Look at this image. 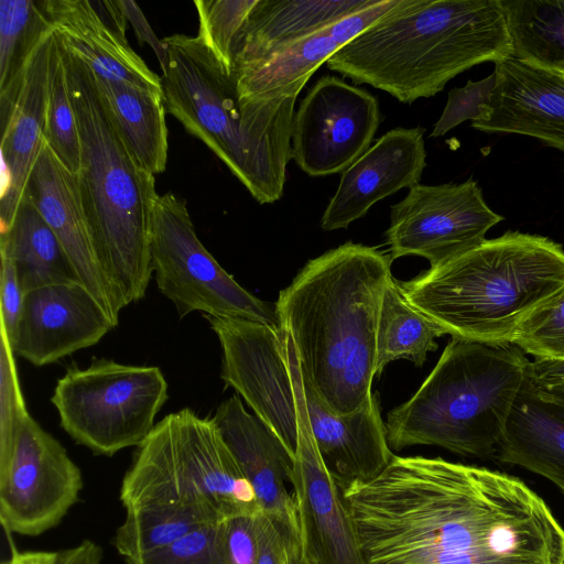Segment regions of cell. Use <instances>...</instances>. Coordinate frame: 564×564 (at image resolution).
Listing matches in <instances>:
<instances>
[{
	"mask_svg": "<svg viewBox=\"0 0 564 564\" xmlns=\"http://www.w3.org/2000/svg\"><path fill=\"white\" fill-rule=\"evenodd\" d=\"M368 564H561L564 528L522 480L395 456L341 490Z\"/></svg>",
	"mask_w": 564,
	"mask_h": 564,
	"instance_id": "6da1fadb",
	"label": "cell"
},
{
	"mask_svg": "<svg viewBox=\"0 0 564 564\" xmlns=\"http://www.w3.org/2000/svg\"><path fill=\"white\" fill-rule=\"evenodd\" d=\"M392 259L351 241L311 259L275 304L302 375L336 414L369 402L377 325Z\"/></svg>",
	"mask_w": 564,
	"mask_h": 564,
	"instance_id": "7a4b0ae2",
	"label": "cell"
},
{
	"mask_svg": "<svg viewBox=\"0 0 564 564\" xmlns=\"http://www.w3.org/2000/svg\"><path fill=\"white\" fill-rule=\"evenodd\" d=\"M512 53L501 0H399L326 64L357 85L412 104L470 67Z\"/></svg>",
	"mask_w": 564,
	"mask_h": 564,
	"instance_id": "3957f363",
	"label": "cell"
},
{
	"mask_svg": "<svg viewBox=\"0 0 564 564\" xmlns=\"http://www.w3.org/2000/svg\"><path fill=\"white\" fill-rule=\"evenodd\" d=\"M167 65L165 109L220 159L259 204L284 193L292 123L300 91L246 98L237 79L202 37L173 34L162 40Z\"/></svg>",
	"mask_w": 564,
	"mask_h": 564,
	"instance_id": "277c9868",
	"label": "cell"
},
{
	"mask_svg": "<svg viewBox=\"0 0 564 564\" xmlns=\"http://www.w3.org/2000/svg\"><path fill=\"white\" fill-rule=\"evenodd\" d=\"M58 39L80 138L79 195L101 267L123 308L144 297L153 275L155 180L131 154L89 64Z\"/></svg>",
	"mask_w": 564,
	"mask_h": 564,
	"instance_id": "5b68a950",
	"label": "cell"
},
{
	"mask_svg": "<svg viewBox=\"0 0 564 564\" xmlns=\"http://www.w3.org/2000/svg\"><path fill=\"white\" fill-rule=\"evenodd\" d=\"M397 283L452 338L506 345L530 313L564 288V248L544 236L507 231Z\"/></svg>",
	"mask_w": 564,
	"mask_h": 564,
	"instance_id": "8992f818",
	"label": "cell"
},
{
	"mask_svg": "<svg viewBox=\"0 0 564 564\" xmlns=\"http://www.w3.org/2000/svg\"><path fill=\"white\" fill-rule=\"evenodd\" d=\"M529 362L511 344L452 338L417 391L388 413L390 448L433 445L467 457L496 456Z\"/></svg>",
	"mask_w": 564,
	"mask_h": 564,
	"instance_id": "52a82bcc",
	"label": "cell"
},
{
	"mask_svg": "<svg viewBox=\"0 0 564 564\" xmlns=\"http://www.w3.org/2000/svg\"><path fill=\"white\" fill-rule=\"evenodd\" d=\"M120 501L124 510L167 507L208 522L262 512L214 419L188 408L165 415L137 447Z\"/></svg>",
	"mask_w": 564,
	"mask_h": 564,
	"instance_id": "ba28073f",
	"label": "cell"
},
{
	"mask_svg": "<svg viewBox=\"0 0 564 564\" xmlns=\"http://www.w3.org/2000/svg\"><path fill=\"white\" fill-rule=\"evenodd\" d=\"M167 389L159 367L93 358L87 368H67L51 402L75 443L110 457L144 442L169 399Z\"/></svg>",
	"mask_w": 564,
	"mask_h": 564,
	"instance_id": "9c48e42d",
	"label": "cell"
},
{
	"mask_svg": "<svg viewBox=\"0 0 564 564\" xmlns=\"http://www.w3.org/2000/svg\"><path fill=\"white\" fill-rule=\"evenodd\" d=\"M150 253L158 289L180 318L202 312L281 329L275 305L248 292L216 261L198 239L186 202L172 193L152 203Z\"/></svg>",
	"mask_w": 564,
	"mask_h": 564,
	"instance_id": "30bf717a",
	"label": "cell"
},
{
	"mask_svg": "<svg viewBox=\"0 0 564 564\" xmlns=\"http://www.w3.org/2000/svg\"><path fill=\"white\" fill-rule=\"evenodd\" d=\"M80 468L66 448L28 415L13 446L0 454V519L12 533L37 536L78 502Z\"/></svg>",
	"mask_w": 564,
	"mask_h": 564,
	"instance_id": "8fae6325",
	"label": "cell"
},
{
	"mask_svg": "<svg viewBox=\"0 0 564 564\" xmlns=\"http://www.w3.org/2000/svg\"><path fill=\"white\" fill-rule=\"evenodd\" d=\"M501 220L474 178L438 185L419 183L391 206L386 243L392 261L419 256L435 267L481 243Z\"/></svg>",
	"mask_w": 564,
	"mask_h": 564,
	"instance_id": "7c38bea8",
	"label": "cell"
},
{
	"mask_svg": "<svg viewBox=\"0 0 564 564\" xmlns=\"http://www.w3.org/2000/svg\"><path fill=\"white\" fill-rule=\"evenodd\" d=\"M381 120L371 93L325 75L294 112L291 158L313 177L341 173L371 147Z\"/></svg>",
	"mask_w": 564,
	"mask_h": 564,
	"instance_id": "4fadbf2b",
	"label": "cell"
},
{
	"mask_svg": "<svg viewBox=\"0 0 564 564\" xmlns=\"http://www.w3.org/2000/svg\"><path fill=\"white\" fill-rule=\"evenodd\" d=\"M291 485L300 533L297 564H368L343 491L319 455L306 400L299 417Z\"/></svg>",
	"mask_w": 564,
	"mask_h": 564,
	"instance_id": "5bb4252c",
	"label": "cell"
},
{
	"mask_svg": "<svg viewBox=\"0 0 564 564\" xmlns=\"http://www.w3.org/2000/svg\"><path fill=\"white\" fill-rule=\"evenodd\" d=\"M245 476L251 484L262 513L284 539L291 564L299 563L300 533L291 484L294 458L281 440L234 394L212 416Z\"/></svg>",
	"mask_w": 564,
	"mask_h": 564,
	"instance_id": "9a60e30c",
	"label": "cell"
},
{
	"mask_svg": "<svg viewBox=\"0 0 564 564\" xmlns=\"http://www.w3.org/2000/svg\"><path fill=\"white\" fill-rule=\"evenodd\" d=\"M115 327L93 294L72 281L26 292L9 343L15 356L41 367L96 345Z\"/></svg>",
	"mask_w": 564,
	"mask_h": 564,
	"instance_id": "2e32d148",
	"label": "cell"
},
{
	"mask_svg": "<svg viewBox=\"0 0 564 564\" xmlns=\"http://www.w3.org/2000/svg\"><path fill=\"white\" fill-rule=\"evenodd\" d=\"M24 193L56 235L76 279L117 326L122 307L101 267L76 175L58 160L44 137Z\"/></svg>",
	"mask_w": 564,
	"mask_h": 564,
	"instance_id": "e0dca14e",
	"label": "cell"
},
{
	"mask_svg": "<svg viewBox=\"0 0 564 564\" xmlns=\"http://www.w3.org/2000/svg\"><path fill=\"white\" fill-rule=\"evenodd\" d=\"M490 102L471 127L535 138L564 151V73L509 56L495 63Z\"/></svg>",
	"mask_w": 564,
	"mask_h": 564,
	"instance_id": "ac0fdd59",
	"label": "cell"
},
{
	"mask_svg": "<svg viewBox=\"0 0 564 564\" xmlns=\"http://www.w3.org/2000/svg\"><path fill=\"white\" fill-rule=\"evenodd\" d=\"M424 132L422 127L389 130L343 171L322 229H345L380 199L419 184L426 165Z\"/></svg>",
	"mask_w": 564,
	"mask_h": 564,
	"instance_id": "d6986e66",
	"label": "cell"
},
{
	"mask_svg": "<svg viewBox=\"0 0 564 564\" xmlns=\"http://www.w3.org/2000/svg\"><path fill=\"white\" fill-rule=\"evenodd\" d=\"M57 35L51 26L24 68L14 106L1 126L0 235L10 230L41 150Z\"/></svg>",
	"mask_w": 564,
	"mask_h": 564,
	"instance_id": "ffe728a7",
	"label": "cell"
},
{
	"mask_svg": "<svg viewBox=\"0 0 564 564\" xmlns=\"http://www.w3.org/2000/svg\"><path fill=\"white\" fill-rule=\"evenodd\" d=\"M399 0L375 6L339 20L305 37L284 44L263 58L234 73L246 98H273L301 91L315 70L365 31Z\"/></svg>",
	"mask_w": 564,
	"mask_h": 564,
	"instance_id": "44dd1931",
	"label": "cell"
},
{
	"mask_svg": "<svg viewBox=\"0 0 564 564\" xmlns=\"http://www.w3.org/2000/svg\"><path fill=\"white\" fill-rule=\"evenodd\" d=\"M496 457L545 477L564 495V392L542 388L527 375Z\"/></svg>",
	"mask_w": 564,
	"mask_h": 564,
	"instance_id": "7402d4cb",
	"label": "cell"
},
{
	"mask_svg": "<svg viewBox=\"0 0 564 564\" xmlns=\"http://www.w3.org/2000/svg\"><path fill=\"white\" fill-rule=\"evenodd\" d=\"M41 8L64 43L98 76L163 94L162 79L98 15L89 0H44Z\"/></svg>",
	"mask_w": 564,
	"mask_h": 564,
	"instance_id": "603a6c76",
	"label": "cell"
},
{
	"mask_svg": "<svg viewBox=\"0 0 564 564\" xmlns=\"http://www.w3.org/2000/svg\"><path fill=\"white\" fill-rule=\"evenodd\" d=\"M379 0H257L232 47V73L278 47L375 6Z\"/></svg>",
	"mask_w": 564,
	"mask_h": 564,
	"instance_id": "cb8c5ba5",
	"label": "cell"
},
{
	"mask_svg": "<svg viewBox=\"0 0 564 564\" xmlns=\"http://www.w3.org/2000/svg\"><path fill=\"white\" fill-rule=\"evenodd\" d=\"M95 76L131 154L149 173H162L169 150L163 94L128 82Z\"/></svg>",
	"mask_w": 564,
	"mask_h": 564,
	"instance_id": "d4e9b609",
	"label": "cell"
},
{
	"mask_svg": "<svg viewBox=\"0 0 564 564\" xmlns=\"http://www.w3.org/2000/svg\"><path fill=\"white\" fill-rule=\"evenodd\" d=\"M0 254L13 262L24 293L78 281L59 240L26 193L10 230L0 235Z\"/></svg>",
	"mask_w": 564,
	"mask_h": 564,
	"instance_id": "484cf974",
	"label": "cell"
},
{
	"mask_svg": "<svg viewBox=\"0 0 564 564\" xmlns=\"http://www.w3.org/2000/svg\"><path fill=\"white\" fill-rule=\"evenodd\" d=\"M445 335L433 321L413 307L392 279L384 289L377 325L376 377L394 360L406 359L421 367Z\"/></svg>",
	"mask_w": 564,
	"mask_h": 564,
	"instance_id": "4316f807",
	"label": "cell"
},
{
	"mask_svg": "<svg viewBox=\"0 0 564 564\" xmlns=\"http://www.w3.org/2000/svg\"><path fill=\"white\" fill-rule=\"evenodd\" d=\"M512 56L564 70V0H501Z\"/></svg>",
	"mask_w": 564,
	"mask_h": 564,
	"instance_id": "83f0119b",
	"label": "cell"
},
{
	"mask_svg": "<svg viewBox=\"0 0 564 564\" xmlns=\"http://www.w3.org/2000/svg\"><path fill=\"white\" fill-rule=\"evenodd\" d=\"M51 28L40 2L0 1V108L1 126L14 106L26 63Z\"/></svg>",
	"mask_w": 564,
	"mask_h": 564,
	"instance_id": "f1b7e54d",
	"label": "cell"
},
{
	"mask_svg": "<svg viewBox=\"0 0 564 564\" xmlns=\"http://www.w3.org/2000/svg\"><path fill=\"white\" fill-rule=\"evenodd\" d=\"M205 519L167 507L126 510L113 536V546L126 563L161 549L188 532L209 524Z\"/></svg>",
	"mask_w": 564,
	"mask_h": 564,
	"instance_id": "f546056e",
	"label": "cell"
},
{
	"mask_svg": "<svg viewBox=\"0 0 564 564\" xmlns=\"http://www.w3.org/2000/svg\"><path fill=\"white\" fill-rule=\"evenodd\" d=\"M43 137L64 166L77 175L80 167V138L58 35Z\"/></svg>",
	"mask_w": 564,
	"mask_h": 564,
	"instance_id": "4dcf8cb0",
	"label": "cell"
},
{
	"mask_svg": "<svg viewBox=\"0 0 564 564\" xmlns=\"http://www.w3.org/2000/svg\"><path fill=\"white\" fill-rule=\"evenodd\" d=\"M257 0H195L198 35L218 61L232 72V47L236 37Z\"/></svg>",
	"mask_w": 564,
	"mask_h": 564,
	"instance_id": "1f68e13d",
	"label": "cell"
},
{
	"mask_svg": "<svg viewBox=\"0 0 564 564\" xmlns=\"http://www.w3.org/2000/svg\"><path fill=\"white\" fill-rule=\"evenodd\" d=\"M510 344L535 359H564V288L525 317Z\"/></svg>",
	"mask_w": 564,
	"mask_h": 564,
	"instance_id": "d6a6232c",
	"label": "cell"
},
{
	"mask_svg": "<svg viewBox=\"0 0 564 564\" xmlns=\"http://www.w3.org/2000/svg\"><path fill=\"white\" fill-rule=\"evenodd\" d=\"M224 527L225 520L203 525L127 564H229Z\"/></svg>",
	"mask_w": 564,
	"mask_h": 564,
	"instance_id": "836d02e7",
	"label": "cell"
},
{
	"mask_svg": "<svg viewBox=\"0 0 564 564\" xmlns=\"http://www.w3.org/2000/svg\"><path fill=\"white\" fill-rule=\"evenodd\" d=\"M14 352L0 326V454L11 449L29 414L22 395Z\"/></svg>",
	"mask_w": 564,
	"mask_h": 564,
	"instance_id": "e575fe53",
	"label": "cell"
},
{
	"mask_svg": "<svg viewBox=\"0 0 564 564\" xmlns=\"http://www.w3.org/2000/svg\"><path fill=\"white\" fill-rule=\"evenodd\" d=\"M495 84L496 75L492 72L484 79L468 80L465 86L449 90L445 108L431 137L444 135L466 120H476L489 105Z\"/></svg>",
	"mask_w": 564,
	"mask_h": 564,
	"instance_id": "d590c367",
	"label": "cell"
},
{
	"mask_svg": "<svg viewBox=\"0 0 564 564\" xmlns=\"http://www.w3.org/2000/svg\"><path fill=\"white\" fill-rule=\"evenodd\" d=\"M258 516H237L225 520L224 538L229 564H258Z\"/></svg>",
	"mask_w": 564,
	"mask_h": 564,
	"instance_id": "8d00e7d4",
	"label": "cell"
},
{
	"mask_svg": "<svg viewBox=\"0 0 564 564\" xmlns=\"http://www.w3.org/2000/svg\"><path fill=\"white\" fill-rule=\"evenodd\" d=\"M24 294L13 262L1 256L0 326L4 328L9 340L12 339L21 318Z\"/></svg>",
	"mask_w": 564,
	"mask_h": 564,
	"instance_id": "74e56055",
	"label": "cell"
},
{
	"mask_svg": "<svg viewBox=\"0 0 564 564\" xmlns=\"http://www.w3.org/2000/svg\"><path fill=\"white\" fill-rule=\"evenodd\" d=\"M259 538L258 564H291L288 545L272 520L264 513L257 517Z\"/></svg>",
	"mask_w": 564,
	"mask_h": 564,
	"instance_id": "f35d334b",
	"label": "cell"
},
{
	"mask_svg": "<svg viewBox=\"0 0 564 564\" xmlns=\"http://www.w3.org/2000/svg\"><path fill=\"white\" fill-rule=\"evenodd\" d=\"M118 3L127 21L131 23L139 43H148L152 47L163 72L167 65V53L162 40L160 41L155 36L144 14L134 1L118 0Z\"/></svg>",
	"mask_w": 564,
	"mask_h": 564,
	"instance_id": "ab89813d",
	"label": "cell"
},
{
	"mask_svg": "<svg viewBox=\"0 0 564 564\" xmlns=\"http://www.w3.org/2000/svg\"><path fill=\"white\" fill-rule=\"evenodd\" d=\"M529 378L538 386L552 389L564 386V359H535L529 362Z\"/></svg>",
	"mask_w": 564,
	"mask_h": 564,
	"instance_id": "60d3db41",
	"label": "cell"
},
{
	"mask_svg": "<svg viewBox=\"0 0 564 564\" xmlns=\"http://www.w3.org/2000/svg\"><path fill=\"white\" fill-rule=\"evenodd\" d=\"M102 550L91 540H83L80 543L57 551L54 564H101Z\"/></svg>",
	"mask_w": 564,
	"mask_h": 564,
	"instance_id": "b9f144b4",
	"label": "cell"
},
{
	"mask_svg": "<svg viewBox=\"0 0 564 564\" xmlns=\"http://www.w3.org/2000/svg\"><path fill=\"white\" fill-rule=\"evenodd\" d=\"M57 551H13L1 564H54Z\"/></svg>",
	"mask_w": 564,
	"mask_h": 564,
	"instance_id": "7bdbcfd3",
	"label": "cell"
},
{
	"mask_svg": "<svg viewBox=\"0 0 564 564\" xmlns=\"http://www.w3.org/2000/svg\"><path fill=\"white\" fill-rule=\"evenodd\" d=\"M552 390L564 392V386L557 387V388H552Z\"/></svg>",
	"mask_w": 564,
	"mask_h": 564,
	"instance_id": "ee69618b",
	"label": "cell"
},
{
	"mask_svg": "<svg viewBox=\"0 0 564 564\" xmlns=\"http://www.w3.org/2000/svg\"><path fill=\"white\" fill-rule=\"evenodd\" d=\"M561 564H564V558H563V561H562V563H561Z\"/></svg>",
	"mask_w": 564,
	"mask_h": 564,
	"instance_id": "f6af8a7d",
	"label": "cell"
},
{
	"mask_svg": "<svg viewBox=\"0 0 564 564\" xmlns=\"http://www.w3.org/2000/svg\"><path fill=\"white\" fill-rule=\"evenodd\" d=\"M562 73H564V70H562Z\"/></svg>",
	"mask_w": 564,
	"mask_h": 564,
	"instance_id": "bcb514c9",
	"label": "cell"
}]
</instances>
